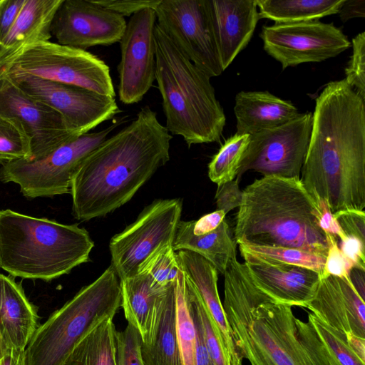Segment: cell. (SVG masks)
Returning a JSON list of instances; mask_svg holds the SVG:
<instances>
[{"label": "cell", "mask_w": 365, "mask_h": 365, "mask_svg": "<svg viewBox=\"0 0 365 365\" xmlns=\"http://www.w3.org/2000/svg\"><path fill=\"white\" fill-rule=\"evenodd\" d=\"M365 101L345 79L316 99L300 179L332 214L365 207Z\"/></svg>", "instance_id": "obj_1"}, {"label": "cell", "mask_w": 365, "mask_h": 365, "mask_svg": "<svg viewBox=\"0 0 365 365\" xmlns=\"http://www.w3.org/2000/svg\"><path fill=\"white\" fill-rule=\"evenodd\" d=\"M172 135L149 106L83 160L71 186L73 216L103 217L128 202L170 160Z\"/></svg>", "instance_id": "obj_2"}, {"label": "cell", "mask_w": 365, "mask_h": 365, "mask_svg": "<svg viewBox=\"0 0 365 365\" xmlns=\"http://www.w3.org/2000/svg\"><path fill=\"white\" fill-rule=\"evenodd\" d=\"M223 308L240 357L251 365H329L312 325L277 303L232 259L223 274Z\"/></svg>", "instance_id": "obj_3"}, {"label": "cell", "mask_w": 365, "mask_h": 365, "mask_svg": "<svg viewBox=\"0 0 365 365\" xmlns=\"http://www.w3.org/2000/svg\"><path fill=\"white\" fill-rule=\"evenodd\" d=\"M235 242L282 247L327 255L317 201L299 178L263 176L242 191Z\"/></svg>", "instance_id": "obj_4"}, {"label": "cell", "mask_w": 365, "mask_h": 365, "mask_svg": "<svg viewBox=\"0 0 365 365\" xmlns=\"http://www.w3.org/2000/svg\"><path fill=\"white\" fill-rule=\"evenodd\" d=\"M93 247L76 224L0 210V267L14 277L56 279L88 262Z\"/></svg>", "instance_id": "obj_5"}, {"label": "cell", "mask_w": 365, "mask_h": 365, "mask_svg": "<svg viewBox=\"0 0 365 365\" xmlns=\"http://www.w3.org/2000/svg\"><path fill=\"white\" fill-rule=\"evenodd\" d=\"M154 43L155 80L168 132L181 136L188 147L219 141L226 118L210 77L192 63L157 24Z\"/></svg>", "instance_id": "obj_6"}, {"label": "cell", "mask_w": 365, "mask_h": 365, "mask_svg": "<svg viewBox=\"0 0 365 365\" xmlns=\"http://www.w3.org/2000/svg\"><path fill=\"white\" fill-rule=\"evenodd\" d=\"M120 307V279L110 266L38 325L24 350L26 365H62L75 345Z\"/></svg>", "instance_id": "obj_7"}, {"label": "cell", "mask_w": 365, "mask_h": 365, "mask_svg": "<svg viewBox=\"0 0 365 365\" xmlns=\"http://www.w3.org/2000/svg\"><path fill=\"white\" fill-rule=\"evenodd\" d=\"M118 124L85 133L43 157L6 163L0 169V181L17 184L27 198L70 193L72 180L83 160Z\"/></svg>", "instance_id": "obj_8"}, {"label": "cell", "mask_w": 365, "mask_h": 365, "mask_svg": "<svg viewBox=\"0 0 365 365\" xmlns=\"http://www.w3.org/2000/svg\"><path fill=\"white\" fill-rule=\"evenodd\" d=\"M81 87L115 98L108 66L91 53L51 41L34 44L0 68Z\"/></svg>", "instance_id": "obj_9"}, {"label": "cell", "mask_w": 365, "mask_h": 365, "mask_svg": "<svg viewBox=\"0 0 365 365\" xmlns=\"http://www.w3.org/2000/svg\"><path fill=\"white\" fill-rule=\"evenodd\" d=\"M181 212L180 199L156 200L111 238V266L120 280L140 274L158 250L173 245Z\"/></svg>", "instance_id": "obj_10"}, {"label": "cell", "mask_w": 365, "mask_h": 365, "mask_svg": "<svg viewBox=\"0 0 365 365\" xmlns=\"http://www.w3.org/2000/svg\"><path fill=\"white\" fill-rule=\"evenodd\" d=\"M155 11L156 24L192 63L210 78L222 74L209 0H161Z\"/></svg>", "instance_id": "obj_11"}, {"label": "cell", "mask_w": 365, "mask_h": 365, "mask_svg": "<svg viewBox=\"0 0 365 365\" xmlns=\"http://www.w3.org/2000/svg\"><path fill=\"white\" fill-rule=\"evenodd\" d=\"M312 124L311 113H300L281 126L250 135L237 177L254 170L263 176L299 178Z\"/></svg>", "instance_id": "obj_12"}, {"label": "cell", "mask_w": 365, "mask_h": 365, "mask_svg": "<svg viewBox=\"0 0 365 365\" xmlns=\"http://www.w3.org/2000/svg\"><path fill=\"white\" fill-rule=\"evenodd\" d=\"M3 73L24 92L57 111L76 136L89 133L120 111L113 97L29 74Z\"/></svg>", "instance_id": "obj_13"}, {"label": "cell", "mask_w": 365, "mask_h": 365, "mask_svg": "<svg viewBox=\"0 0 365 365\" xmlns=\"http://www.w3.org/2000/svg\"><path fill=\"white\" fill-rule=\"evenodd\" d=\"M259 36L264 50L279 62L283 69L324 61L351 46L339 29L319 20L264 26Z\"/></svg>", "instance_id": "obj_14"}, {"label": "cell", "mask_w": 365, "mask_h": 365, "mask_svg": "<svg viewBox=\"0 0 365 365\" xmlns=\"http://www.w3.org/2000/svg\"><path fill=\"white\" fill-rule=\"evenodd\" d=\"M155 10L145 9L130 17L120 40L118 96L124 104L140 101L155 81Z\"/></svg>", "instance_id": "obj_15"}, {"label": "cell", "mask_w": 365, "mask_h": 365, "mask_svg": "<svg viewBox=\"0 0 365 365\" xmlns=\"http://www.w3.org/2000/svg\"><path fill=\"white\" fill-rule=\"evenodd\" d=\"M0 115L15 118L31 140L32 156L39 158L79 136L68 128L55 110L21 89L0 72Z\"/></svg>", "instance_id": "obj_16"}, {"label": "cell", "mask_w": 365, "mask_h": 365, "mask_svg": "<svg viewBox=\"0 0 365 365\" xmlns=\"http://www.w3.org/2000/svg\"><path fill=\"white\" fill-rule=\"evenodd\" d=\"M125 17L93 0H63L52 21L51 34L57 43L86 51L119 42Z\"/></svg>", "instance_id": "obj_17"}, {"label": "cell", "mask_w": 365, "mask_h": 365, "mask_svg": "<svg viewBox=\"0 0 365 365\" xmlns=\"http://www.w3.org/2000/svg\"><path fill=\"white\" fill-rule=\"evenodd\" d=\"M240 252L254 284L275 302L306 308L314 297L322 278L316 271Z\"/></svg>", "instance_id": "obj_18"}, {"label": "cell", "mask_w": 365, "mask_h": 365, "mask_svg": "<svg viewBox=\"0 0 365 365\" xmlns=\"http://www.w3.org/2000/svg\"><path fill=\"white\" fill-rule=\"evenodd\" d=\"M365 298L349 277H322L306 308L326 324L344 333L365 338Z\"/></svg>", "instance_id": "obj_19"}, {"label": "cell", "mask_w": 365, "mask_h": 365, "mask_svg": "<svg viewBox=\"0 0 365 365\" xmlns=\"http://www.w3.org/2000/svg\"><path fill=\"white\" fill-rule=\"evenodd\" d=\"M214 36L225 71L250 42L259 19L255 0H209Z\"/></svg>", "instance_id": "obj_20"}, {"label": "cell", "mask_w": 365, "mask_h": 365, "mask_svg": "<svg viewBox=\"0 0 365 365\" xmlns=\"http://www.w3.org/2000/svg\"><path fill=\"white\" fill-rule=\"evenodd\" d=\"M178 264L198 293L213 322L229 359L232 365H242V359L236 349L231 328L227 319L217 290V271L200 255L179 250Z\"/></svg>", "instance_id": "obj_21"}, {"label": "cell", "mask_w": 365, "mask_h": 365, "mask_svg": "<svg viewBox=\"0 0 365 365\" xmlns=\"http://www.w3.org/2000/svg\"><path fill=\"white\" fill-rule=\"evenodd\" d=\"M14 278L0 273V335L8 349L24 351L38 327V316Z\"/></svg>", "instance_id": "obj_22"}, {"label": "cell", "mask_w": 365, "mask_h": 365, "mask_svg": "<svg viewBox=\"0 0 365 365\" xmlns=\"http://www.w3.org/2000/svg\"><path fill=\"white\" fill-rule=\"evenodd\" d=\"M63 0H26L0 44V68L28 47L50 41L53 16Z\"/></svg>", "instance_id": "obj_23"}, {"label": "cell", "mask_w": 365, "mask_h": 365, "mask_svg": "<svg viewBox=\"0 0 365 365\" xmlns=\"http://www.w3.org/2000/svg\"><path fill=\"white\" fill-rule=\"evenodd\" d=\"M237 134L253 135L281 126L300 113L290 102L267 91H240L235 100Z\"/></svg>", "instance_id": "obj_24"}, {"label": "cell", "mask_w": 365, "mask_h": 365, "mask_svg": "<svg viewBox=\"0 0 365 365\" xmlns=\"http://www.w3.org/2000/svg\"><path fill=\"white\" fill-rule=\"evenodd\" d=\"M141 354L145 365H184L176 331L175 281L158 304L150 331L141 343Z\"/></svg>", "instance_id": "obj_25"}, {"label": "cell", "mask_w": 365, "mask_h": 365, "mask_svg": "<svg viewBox=\"0 0 365 365\" xmlns=\"http://www.w3.org/2000/svg\"><path fill=\"white\" fill-rule=\"evenodd\" d=\"M173 247L175 251L189 250L200 255L222 274L229 262L236 258V242L232 238L229 225L225 220L215 230L201 235L193 234L192 220H180Z\"/></svg>", "instance_id": "obj_26"}, {"label": "cell", "mask_w": 365, "mask_h": 365, "mask_svg": "<svg viewBox=\"0 0 365 365\" xmlns=\"http://www.w3.org/2000/svg\"><path fill=\"white\" fill-rule=\"evenodd\" d=\"M121 307L128 324L144 341L151 329L155 309L166 288L155 284L146 273L120 280Z\"/></svg>", "instance_id": "obj_27"}, {"label": "cell", "mask_w": 365, "mask_h": 365, "mask_svg": "<svg viewBox=\"0 0 365 365\" xmlns=\"http://www.w3.org/2000/svg\"><path fill=\"white\" fill-rule=\"evenodd\" d=\"M113 318H108L87 333L73 347L62 365H117Z\"/></svg>", "instance_id": "obj_28"}, {"label": "cell", "mask_w": 365, "mask_h": 365, "mask_svg": "<svg viewBox=\"0 0 365 365\" xmlns=\"http://www.w3.org/2000/svg\"><path fill=\"white\" fill-rule=\"evenodd\" d=\"M259 19L275 23L300 22L335 14L344 0H255Z\"/></svg>", "instance_id": "obj_29"}, {"label": "cell", "mask_w": 365, "mask_h": 365, "mask_svg": "<svg viewBox=\"0 0 365 365\" xmlns=\"http://www.w3.org/2000/svg\"><path fill=\"white\" fill-rule=\"evenodd\" d=\"M250 135L235 133L229 138L208 165V176L217 185L233 180L238 175Z\"/></svg>", "instance_id": "obj_30"}, {"label": "cell", "mask_w": 365, "mask_h": 365, "mask_svg": "<svg viewBox=\"0 0 365 365\" xmlns=\"http://www.w3.org/2000/svg\"><path fill=\"white\" fill-rule=\"evenodd\" d=\"M308 321L314 327L329 365H365L349 344L347 335L326 324L312 313Z\"/></svg>", "instance_id": "obj_31"}, {"label": "cell", "mask_w": 365, "mask_h": 365, "mask_svg": "<svg viewBox=\"0 0 365 365\" xmlns=\"http://www.w3.org/2000/svg\"><path fill=\"white\" fill-rule=\"evenodd\" d=\"M176 294V331L184 365H194L195 328L190 312L185 285V275L180 267L175 280Z\"/></svg>", "instance_id": "obj_32"}, {"label": "cell", "mask_w": 365, "mask_h": 365, "mask_svg": "<svg viewBox=\"0 0 365 365\" xmlns=\"http://www.w3.org/2000/svg\"><path fill=\"white\" fill-rule=\"evenodd\" d=\"M240 250L257 255L264 260L277 264L307 267L318 272L322 277L326 256L298 249L255 245H239Z\"/></svg>", "instance_id": "obj_33"}, {"label": "cell", "mask_w": 365, "mask_h": 365, "mask_svg": "<svg viewBox=\"0 0 365 365\" xmlns=\"http://www.w3.org/2000/svg\"><path fill=\"white\" fill-rule=\"evenodd\" d=\"M31 156V140L21 124L15 118L0 115V163Z\"/></svg>", "instance_id": "obj_34"}, {"label": "cell", "mask_w": 365, "mask_h": 365, "mask_svg": "<svg viewBox=\"0 0 365 365\" xmlns=\"http://www.w3.org/2000/svg\"><path fill=\"white\" fill-rule=\"evenodd\" d=\"M192 297L193 305L200 324L204 341L212 362L215 365H232L220 340L217 329L192 284Z\"/></svg>", "instance_id": "obj_35"}, {"label": "cell", "mask_w": 365, "mask_h": 365, "mask_svg": "<svg viewBox=\"0 0 365 365\" xmlns=\"http://www.w3.org/2000/svg\"><path fill=\"white\" fill-rule=\"evenodd\" d=\"M179 271L173 245H165L151 257L140 273H146L155 284L166 288L173 283Z\"/></svg>", "instance_id": "obj_36"}, {"label": "cell", "mask_w": 365, "mask_h": 365, "mask_svg": "<svg viewBox=\"0 0 365 365\" xmlns=\"http://www.w3.org/2000/svg\"><path fill=\"white\" fill-rule=\"evenodd\" d=\"M352 55L345 68L347 83L365 101V32L352 39Z\"/></svg>", "instance_id": "obj_37"}, {"label": "cell", "mask_w": 365, "mask_h": 365, "mask_svg": "<svg viewBox=\"0 0 365 365\" xmlns=\"http://www.w3.org/2000/svg\"><path fill=\"white\" fill-rule=\"evenodd\" d=\"M117 365H145L141 354L142 339L138 331L128 324L116 336Z\"/></svg>", "instance_id": "obj_38"}, {"label": "cell", "mask_w": 365, "mask_h": 365, "mask_svg": "<svg viewBox=\"0 0 365 365\" xmlns=\"http://www.w3.org/2000/svg\"><path fill=\"white\" fill-rule=\"evenodd\" d=\"M326 233L329 248L322 277L329 275L349 277L350 271L354 267L353 263L340 250L336 237Z\"/></svg>", "instance_id": "obj_39"}, {"label": "cell", "mask_w": 365, "mask_h": 365, "mask_svg": "<svg viewBox=\"0 0 365 365\" xmlns=\"http://www.w3.org/2000/svg\"><path fill=\"white\" fill-rule=\"evenodd\" d=\"M346 237L365 242V213L354 210H341L333 214Z\"/></svg>", "instance_id": "obj_40"}, {"label": "cell", "mask_w": 365, "mask_h": 365, "mask_svg": "<svg viewBox=\"0 0 365 365\" xmlns=\"http://www.w3.org/2000/svg\"><path fill=\"white\" fill-rule=\"evenodd\" d=\"M185 285L187 304L194 322L196 334L194 365H215L209 355L204 341L200 324L193 305L192 297V284L186 275Z\"/></svg>", "instance_id": "obj_41"}, {"label": "cell", "mask_w": 365, "mask_h": 365, "mask_svg": "<svg viewBox=\"0 0 365 365\" xmlns=\"http://www.w3.org/2000/svg\"><path fill=\"white\" fill-rule=\"evenodd\" d=\"M242 197V191L240 189L238 178L217 185L215 194L217 207L225 215L240 207Z\"/></svg>", "instance_id": "obj_42"}, {"label": "cell", "mask_w": 365, "mask_h": 365, "mask_svg": "<svg viewBox=\"0 0 365 365\" xmlns=\"http://www.w3.org/2000/svg\"><path fill=\"white\" fill-rule=\"evenodd\" d=\"M161 0H93V1L122 16H131L145 9L155 10Z\"/></svg>", "instance_id": "obj_43"}, {"label": "cell", "mask_w": 365, "mask_h": 365, "mask_svg": "<svg viewBox=\"0 0 365 365\" xmlns=\"http://www.w3.org/2000/svg\"><path fill=\"white\" fill-rule=\"evenodd\" d=\"M26 0H0V44L16 21Z\"/></svg>", "instance_id": "obj_44"}, {"label": "cell", "mask_w": 365, "mask_h": 365, "mask_svg": "<svg viewBox=\"0 0 365 365\" xmlns=\"http://www.w3.org/2000/svg\"><path fill=\"white\" fill-rule=\"evenodd\" d=\"M225 213L217 210L206 214L197 220H192V232L195 235H201L215 230L225 220Z\"/></svg>", "instance_id": "obj_45"}, {"label": "cell", "mask_w": 365, "mask_h": 365, "mask_svg": "<svg viewBox=\"0 0 365 365\" xmlns=\"http://www.w3.org/2000/svg\"><path fill=\"white\" fill-rule=\"evenodd\" d=\"M338 14L344 23L354 18H364L365 0H344Z\"/></svg>", "instance_id": "obj_46"}, {"label": "cell", "mask_w": 365, "mask_h": 365, "mask_svg": "<svg viewBox=\"0 0 365 365\" xmlns=\"http://www.w3.org/2000/svg\"><path fill=\"white\" fill-rule=\"evenodd\" d=\"M0 365H26L24 351L8 349L0 359Z\"/></svg>", "instance_id": "obj_47"}, {"label": "cell", "mask_w": 365, "mask_h": 365, "mask_svg": "<svg viewBox=\"0 0 365 365\" xmlns=\"http://www.w3.org/2000/svg\"><path fill=\"white\" fill-rule=\"evenodd\" d=\"M364 272L365 270L353 267L349 274L351 283L363 298H365Z\"/></svg>", "instance_id": "obj_48"}, {"label": "cell", "mask_w": 365, "mask_h": 365, "mask_svg": "<svg viewBox=\"0 0 365 365\" xmlns=\"http://www.w3.org/2000/svg\"><path fill=\"white\" fill-rule=\"evenodd\" d=\"M8 349L5 346L1 336L0 335V359L4 356L6 352L7 351Z\"/></svg>", "instance_id": "obj_49"}]
</instances>
